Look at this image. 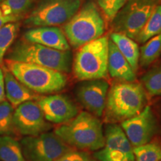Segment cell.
I'll return each instance as SVG.
<instances>
[{
    "label": "cell",
    "mask_w": 161,
    "mask_h": 161,
    "mask_svg": "<svg viewBox=\"0 0 161 161\" xmlns=\"http://www.w3.org/2000/svg\"><path fill=\"white\" fill-rule=\"evenodd\" d=\"M14 108L8 101L0 104V136L7 135L14 129L13 121Z\"/></svg>",
    "instance_id": "484cf974"
},
{
    "label": "cell",
    "mask_w": 161,
    "mask_h": 161,
    "mask_svg": "<svg viewBox=\"0 0 161 161\" xmlns=\"http://www.w3.org/2000/svg\"><path fill=\"white\" fill-rule=\"evenodd\" d=\"M23 39L60 51H70V45L64 31L57 26L33 27L24 33Z\"/></svg>",
    "instance_id": "9a60e30c"
},
{
    "label": "cell",
    "mask_w": 161,
    "mask_h": 161,
    "mask_svg": "<svg viewBox=\"0 0 161 161\" xmlns=\"http://www.w3.org/2000/svg\"><path fill=\"white\" fill-rule=\"evenodd\" d=\"M20 145L25 160L29 161H57L71 150V147L52 132L27 136Z\"/></svg>",
    "instance_id": "9c48e42d"
},
{
    "label": "cell",
    "mask_w": 161,
    "mask_h": 161,
    "mask_svg": "<svg viewBox=\"0 0 161 161\" xmlns=\"http://www.w3.org/2000/svg\"><path fill=\"white\" fill-rule=\"evenodd\" d=\"M5 100V84H4V75L3 69L0 68V104Z\"/></svg>",
    "instance_id": "f546056e"
},
{
    "label": "cell",
    "mask_w": 161,
    "mask_h": 161,
    "mask_svg": "<svg viewBox=\"0 0 161 161\" xmlns=\"http://www.w3.org/2000/svg\"><path fill=\"white\" fill-rule=\"evenodd\" d=\"M158 1H161V0H158Z\"/></svg>",
    "instance_id": "1f68e13d"
},
{
    "label": "cell",
    "mask_w": 161,
    "mask_h": 161,
    "mask_svg": "<svg viewBox=\"0 0 161 161\" xmlns=\"http://www.w3.org/2000/svg\"><path fill=\"white\" fill-rule=\"evenodd\" d=\"M19 19L17 17H11V16H5L0 9V29L3 28L6 24L10 23H17L19 21Z\"/></svg>",
    "instance_id": "f1b7e54d"
},
{
    "label": "cell",
    "mask_w": 161,
    "mask_h": 161,
    "mask_svg": "<svg viewBox=\"0 0 161 161\" xmlns=\"http://www.w3.org/2000/svg\"><path fill=\"white\" fill-rule=\"evenodd\" d=\"M160 161H161V160H160Z\"/></svg>",
    "instance_id": "d6a6232c"
},
{
    "label": "cell",
    "mask_w": 161,
    "mask_h": 161,
    "mask_svg": "<svg viewBox=\"0 0 161 161\" xmlns=\"http://www.w3.org/2000/svg\"><path fill=\"white\" fill-rule=\"evenodd\" d=\"M146 91L141 84L123 82L114 84L107 96L106 119L115 123L137 115L146 107Z\"/></svg>",
    "instance_id": "7a4b0ae2"
},
{
    "label": "cell",
    "mask_w": 161,
    "mask_h": 161,
    "mask_svg": "<svg viewBox=\"0 0 161 161\" xmlns=\"http://www.w3.org/2000/svg\"><path fill=\"white\" fill-rule=\"evenodd\" d=\"M0 161H27L21 145L7 135L0 136Z\"/></svg>",
    "instance_id": "d6986e66"
},
{
    "label": "cell",
    "mask_w": 161,
    "mask_h": 161,
    "mask_svg": "<svg viewBox=\"0 0 161 161\" xmlns=\"http://www.w3.org/2000/svg\"><path fill=\"white\" fill-rule=\"evenodd\" d=\"M5 66L18 80L34 92H57L67 83L65 74L44 66L8 59L5 60Z\"/></svg>",
    "instance_id": "3957f363"
},
{
    "label": "cell",
    "mask_w": 161,
    "mask_h": 161,
    "mask_svg": "<svg viewBox=\"0 0 161 161\" xmlns=\"http://www.w3.org/2000/svg\"><path fill=\"white\" fill-rule=\"evenodd\" d=\"M81 3L82 0H40L24 23L30 27L63 25L77 13Z\"/></svg>",
    "instance_id": "52a82bcc"
},
{
    "label": "cell",
    "mask_w": 161,
    "mask_h": 161,
    "mask_svg": "<svg viewBox=\"0 0 161 161\" xmlns=\"http://www.w3.org/2000/svg\"><path fill=\"white\" fill-rule=\"evenodd\" d=\"M110 40L114 42L122 55L125 58L133 69L136 72L140 60V49L135 40L117 32L110 34Z\"/></svg>",
    "instance_id": "ac0fdd59"
},
{
    "label": "cell",
    "mask_w": 161,
    "mask_h": 161,
    "mask_svg": "<svg viewBox=\"0 0 161 161\" xmlns=\"http://www.w3.org/2000/svg\"><path fill=\"white\" fill-rule=\"evenodd\" d=\"M2 1H3V0H0V3H1V2H2Z\"/></svg>",
    "instance_id": "4dcf8cb0"
},
{
    "label": "cell",
    "mask_w": 161,
    "mask_h": 161,
    "mask_svg": "<svg viewBox=\"0 0 161 161\" xmlns=\"http://www.w3.org/2000/svg\"><path fill=\"white\" fill-rule=\"evenodd\" d=\"M161 33V5H158L152 12L140 33L136 36L135 41L145 43L148 40Z\"/></svg>",
    "instance_id": "ffe728a7"
},
{
    "label": "cell",
    "mask_w": 161,
    "mask_h": 161,
    "mask_svg": "<svg viewBox=\"0 0 161 161\" xmlns=\"http://www.w3.org/2000/svg\"><path fill=\"white\" fill-rule=\"evenodd\" d=\"M5 97L14 108L27 101L37 100L38 96L18 80L8 69L3 67Z\"/></svg>",
    "instance_id": "e0dca14e"
},
{
    "label": "cell",
    "mask_w": 161,
    "mask_h": 161,
    "mask_svg": "<svg viewBox=\"0 0 161 161\" xmlns=\"http://www.w3.org/2000/svg\"><path fill=\"white\" fill-rule=\"evenodd\" d=\"M7 59L33 64L66 73L71 71L70 51H60L25 40H19L8 54Z\"/></svg>",
    "instance_id": "5b68a950"
},
{
    "label": "cell",
    "mask_w": 161,
    "mask_h": 161,
    "mask_svg": "<svg viewBox=\"0 0 161 161\" xmlns=\"http://www.w3.org/2000/svg\"><path fill=\"white\" fill-rule=\"evenodd\" d=\"M13 121L14 128L28 136L43 134L51 127L37 102L34 101H27L17 107L14 111Z\"/></svg>",
    "instance_id": "7c38bea8"
},
{
    "label": "cell",
    "mask_w": 161,
    "mask_h": 161,
    "mask_svg": "<svg viewBox=\"0 0 161 161\" xmlns=\"http://www.w3.org/2000/svg\"><path fill=\"white\" fill-rule=\"evenodd\" d=\"M134 160L160 161L161 160V144L158 141H151L142 146L133 147Z\"/></svg>",
    "instance_id": "603a6c76"
},
{
    "label": "cell",
    "mask_w": 161,
    "mask_h": 161,
    "mask_svg": "<svg viewBox=\"0 0 161 161\" xmlns=\"http://www.w3.org/2000/svg\"><path fill=\"white\" fill-rule=\"evenodd\" d=\"M36 0H3L0 9L5 16L17 17L19 20L32 8Z\"/></svg>",
    "instance_id": "7402d4cb"
},
{
    "label": "cell",
    "mask_w": 161,
    "mask_h": 161,
    "mask_svg": "<svg viewBox=\"0 0 161 161\" xmlns=\"http://www.w3.org/2000/svg\"><path fill=\"white\" fill-rule=\"evenodd\" d=\"M54 133L68 146L79 149L97 151L104 144L102 122L97 116L86 111L58 127Z\"/></svg>",
    "instance_id": "6da1fadb"
},
{
    "label": "cell",
    "mask_w": 161,
    "mask_h": 161,
    "mask_svg": "<svg viewBox=\"0 0 161 161\" xmlns=\"http://www.w3.org/2000/svg\"><path fill=\"white\" fill-rule=\"evenodd\" d=\"M108 37H101L80 47L73 64L79 80L102 79L108 75Z\"/></svg>",
    "instance_id": "8992f818"
},
{
    "label": "cell",
    "mask_w": 161,
    "mask_h": 161,
    "mask_svg": "<svg viewBox=\"0 0 161 161\" xmlns=\"http://www.w3.org/2000/svg\"><path fill=\"white\" fill-rule=\"evenodd\" d=\"M161 55V33L151 38L141 47L139 63L147 67Z\"/></svg>",
    "instance_id": "44dd1931"
},
{
    "label": "cell",
    "mask_w": 161,
    "mask_h": 161,
    "mask_svg": "<svg viewBox=\"0 0 161 161\" xmlns=\"http://www.w3.org/2000/svg\"><path fill=\"white\" fill-rule=\"evenodd\" d=\"M104 30L105 24L98 6L89 0L65 23L63 31L69 45L77 49L102 37Z\"/></svg>",
    "instance_id": "277c9868"
},
{
    "label": "cell",
    "mask_w": 161,
    "mask_h": 161,
    "mask_svg": "<svg viewBox=\"0 0 161 161\" xmlns=\"http://www.w3.org/2000/svg\"><path fill=\"white\" fill-rule=\"evenodd\" d=\"M142 82L150 96H161V65L154 67L145 74Z\"/></svg>",
    "instance_id": "d4e9b609"
},
{
    "label": "cell",
    "mask_w": 161,
    "mask_h": 161,
    "mask_svg": "<svg viewBox=\"0 0 161 161\" xmlns=\"http://www.w3.org/2000/svg\"><path fill=\"white\" fill-rule=\"evenodd\" d=\"M108 72L112 78L124 82H134L136 78V72L110 39L108 40Z\"/></svg>",
    "instance_id": "2e32d148"
},
{
    "label": "cell",
    "mask_w": 161,
    "mask_h": 161,
    "mask_svg": "<svg viewBox=\"0 0 161 161\" xmlns=\"http://www.w3.org/2000/svg\"><path fill=\"white\" fill-rule=\"evenodd\" d=\"M37 103L46 120L55 124H64L78 115V108L72 101L64 95H51L38 98Z\"/></svg>",
    "instance_id": "5bb4252c"
},
{
    "label": "cell",
    "mask_w": 161,
    "mask_h": 161,
    "mask_svg": "<svg viewBox=\"0 0 161 161\" xmlns=\"http://www.w3.org/2000/svg\"><path fill=\"white\" fill-rule=\"evenodd\" d=\"M19 27V24L17 22L6 24L0 29V64L3 63L4 56L17 37Z\"/></svg>",
    "instance_id": "cb8c5ba5"
},
{
    "label": "cell",
    "mask_w": 161,
    "mask_h": 161,
    "mask_svg": "<svg viewBox=\"0 0 161 161\" xmlns=\"http://www.w3.org/2000/svg\"><path fill=\"white\" fill-rule=\"evenodd\" d=\"M158 3V0H127L111 21L114 32L135 40Z\"/></svg>",
    "instance_id": "ba28073f"
},
{
    "label": "cell",
    "mask_w": 161,
    "mask_h": 161,
    "mask_svg": "<svg viewBox=\"0 0 161 161\" xmlns=\"http://www.w3.org/2000/svg\"><path fill=\"white\" fill-rule=\"evenodd\" d=\"M126 2L127 0H97L98 6L103 12L106 19L110 22Z\"/></svg>",
    "instance_id": "4316f807"
},
{
    "label": "cell",
    "mask_w": 161,
    "mask_h": 161,
    "mask_svg": "<svg viewBox=\"0 0 161 161\" xmlns=\"http://www.w3.org/2000/svg\"><path fill=\"white\" fill-rule=\"evenodd\" d=\"M76 88V96L90 114L100 117L105 109L109 85L103 79L82 80Z\"/></svg>",
    "instance_id": "4fadbf2b"
},
{
    "label": "cell",
    "mask_w": 161,
    "mask_h": 161,
    "mask_svg": "<svg viewBox=\"0 0 161 161\" xmlns=\"http://www.w3.org/2000/svg\"><path fill=\"white\" fill-rule=\"evenodd\" d=\"M101 149L95 154L98 161H134L133 146L122 127L116 123L107 125Z\"/></svg>",
    "instance_id": "30bf717a"
},
{
    "label": "cell",
    "mask_w": 161,
    "mask_h": 161,
    "mask_svg": "<svg viewBox=\"0 0 161 161\" xmlns=\"http://www.w3.org/2000/svg\"><path fill=\"white\" fill-rule=\"evenodd\" d=\"M57 161H97L85 152L72 151L66 152Z\"/></svg>",
    "instance_id": "83f0119b"
},
{
    "label": "cell",
    "mask_w": 161,
    "mask_h": 161,
    "mask_svg": "<svg viewBox=\"0 0 161 161\" xmlns=\"http://www.w3.org/2000/svg\"><path fill=\"white\" fill-rule=\"evenodd\" d=\"M121 127L133 147L151 142L159 131V125L150 106H146L137 115L122 122Z\"/></svg>",
    "instance_id": "8fae6325"
}]
</instances>
